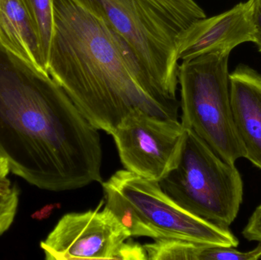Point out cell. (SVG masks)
Masks as SVG:
<instances>
[{"mask_svg": "<svg viewBox=\"0 0 261 260\" xmlns=\"http://www.w3.org/2000/svg\"><path fill=\"white\" fill-rule=\"evenodd\" d=\"M64 215L41 243L47 260L116 259L130 238L128 230L107 207Z\"/></svg>", "mask_w": 261, "mask_h": 260, "instance_id": "obj_8", "label": "cell"}, {"mask_svg": "<svg viewBox=\"0 0 261 260\" xmlns=\"http://www.w3.org/2000/svg\"><path fill=\"white\" fill-rule=\"evenodd\" d=\"M185 133V127L178 120L135 111L111 135L126 170L160 182L176 166Z\"/></svg>", "mask_w": 261, "mask_h": 260, "instance_id": "obj_7", "label": "cell"}, {"mask_svg": "<svg viewBox=\"0 0 261 260\" xmlns=\"http://www.w3.org/2000/svg\"><path fill=\"white\" fill-rule=\"evenodd\" d=\"M102 186L105 207L117 217L130 237L239 246V239L229 228L187 212L163 190L159 182L123 169Z\"/></svg>", "mask_w": 261, "mask_h": 260, "instance_id": "obj_4", "label": "cell"}, {"mask_svg": "<svg viewBox=\"0 0 261 260\" xmlns=\"http://www.w3.org/2000/svg\"><path fill=\"white\" fill-rule=\"evenodd\" d=\"M254 30L247 3L193 23L181 35L176 44L178 61L193 59L215 51L231 50L245 42H253Z\"/></svg>", "mask_w": 261, "mask_h": 260, "instance_id": "obj_9", "label": "cell"}, {"mask_svg": "<svg viewBox=\"0 0 261 260\" xmlns=\"http://www.w3.org/2000/svg\"><path fill=\"white\" fill-rule=\"evenodd\" d=\"M78 1L107 23L161 91L177 99L178 39L206 17L194 0Z\"/></svg>", "mask_w": 261, "mask_h": 260, "instance_id": "obj_3", "label": "cell"}, {"mask_svg": "<svg viewBox=\"0 0 261 260\" xmlns=\"http://www.w3.org/2000/svg\"><path fill=\"white\" fill-rule=\"evenodd\" d=\"M22 1L36 27L41 42L43 59L47 70L49 53L54 32L53 0Z\"/></svg>", "mask_w": 261, "mask_h": 260, "instance_id": "obj_12", "label": "cell"}, {"mask_svg": "<svg viewBox=\"0 0 261 260\" xmlns=\"http://www.w3.org/2000/svg\"><path fill=\"white\" fill-rule=\"evenodd\" d=\"M215 51L182 61L178 68L181 123L193 130L227 163L246 157L230 99L228 58Z\"/></svg>", "mask_w": 261, "mask_h": 260, "instance_id": "obj_5", "label": "cell"}, {"mask_svg": "<svg viewBox=\"0 0 261 260\" xmlns=\"http://www.w3.org/2000/svg\"><path fill=\"white\" fill-rule=\"evenodd\" d=\"M242 235L248 241L261 243V203L250 217Z\"/></svg>", "mask_w": 261, "mask_h": 260, "instance_id": "obj_15", "label": "cell"}, {"mask_svg": "<svg viewBox=\"0 0 261 260\" xmlns=\"http://www.w3.org/2000/svg\"><path fill=\"white\" fill-rule=\"evenodd\" d=\"M116 259L145 260L148 259V257L144 246L125 242L119 249Z\"/></svg>", "mask_w": 261, "mask_h": 260, "instance_id": "obj_16", "label": "cell"}, {"mask_svg": "<svg viewBox=\"0 0 261 260\" xmlns=\"http://www.w3.org/2000/svg\"><path fill=\"white\" fill-rule=\"evenodd\" d=\"M0 157L39 189L102 183L99 130L61 85L0 44Z\"/></svg>", "mask_w": 261, "mask_h": 260, "instance_id": "obj_1", "label": "cell"}, {"mask_svg": "<svg viewBox=\"0 0 261 260\" xmlns=\"http://www.w3.org/2000/svg\"><path fill=\"white\" fill-rule=\"evenodd\" d=\"M8 162L0 157V236L12 225L18 205V190L8 178Z\"/></svg>", "mask_w": 261, "mask_h": 260, "instance_id": "obj_13", "label": "cell"}, {"mask_svg": "<svg viewBox=\"0 0 261 260\" xmlns=\"http://www.w3.org/2000/svg\"><path fill=\"white\" fill-rule=\"evenodd\" d=\"M159 183L187 212L225 228L234 222L243 201V181L236 165L222 160L190 128H186L176 166Z\"/></svg>", "mask_w": 261, "mask_h": 260, "instance_id": "obj_6", "label": "cell"}, {"mask_svg": "<svg viewBox=\"0 0 261 260\" xmlns=\"http://www.w3.org/2000/svg\"><path fill=\"white\" fill-rule=\"evenodd\" d=\"M230 99L246 157L261 169V74L240 64L229 74Z\"/></svg>", "mask_w": 261, "mask_h": 260, "instance_id": "obj_10", "label": "cell"}, {"mask_svg": "<svg viewBox=\"0 0 261 260\" xmlns=\"http://www.w3.org/2000/svg\"><path fill=\"white\" fill-rule=\"evenodd\" d=\"M0 44L35 70L49 74L36 27L22 0H0Z\"/></svg>", "mask_w": 261, "mask_h": 260, "instance_id": "obj_11", "label": "cell"}, {"mask_svg": "<svg viewBox=\"0 0 261 260\" xmlns=\"http://www.w3.org/2000/svg\"><path fill=\"white\" fill-rule=\"evenodd\" d=\"M47 70L98 130L111 134L132 113L178 120L161 91L107 23L78 0H53Z\"/></svg>", "mask_w": 261, "mask_h": 260, "instance_id": "obj_2", "label": "cell"}, {"mask_svg": "<svg viewBox=\"0 0 261 260\" xmlns=\"http://www.w3.org/2000/svg\"><path fill=\"white\" fill-rule=\"evenodd\" d=\"M247 5L254 30L253 43L261 52V0H248Z\"/></svg>", "mask_w": 261, "mask_h": 260, "instance_id": "obj_14", "label": "cell"}]
</instances>
